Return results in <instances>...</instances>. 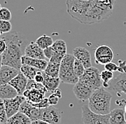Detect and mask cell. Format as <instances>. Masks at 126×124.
<instances>
[{
    "label": "cell",
    "instance_id": "obj_1",
    "mask_svg": "<svg viewBox=\"0 0 126 124\" xmlns=\"http://www.w3.org/2000/svg\"><path fill=\"white\" fill-rule=\"evenodd\" d=\"M115 3V0H66L67 13L85 24L100 23L108 19Z\"/></svg>",
    "mask_w": 126,
    "mask_h": 124
},
{
    "label": "cell",
    "instance_id": "obj_2",
    "mask_svg": "<svg viewBox=\"0 0 126 124\" xmlns=\"http://www.w3.org/2000/svg\"><path fill=\"white\" fill-rule=\"evenodd\" d=\"M1 37L7 42L6 50L1 54L2 65L20 70L22 65V57L24 55V50L27 46L24 37L17 32L4 34Z\"/></svg>",
    "mask_w": 126,
    "mask_h": 124
},
{
    "label": "cell",
    "instance_id": "obj_3",
    "mask_svg": "<svg viewBox=\"0 0 126 124\" xmlns=\"http://www.w3.org/2000/svg\"><path fill=\"white\" fill-rule=\"evenodd\" d=\"M112 97V95L103 86L96 89L93 92L88 100L89 108L98 114H109Z\"/></svg>",
    "mask_w": 126,
    "mask_h": 124
},
{
    "label": "cell",
    "instance_id": "obj_4",
    "mask_svg": "<svg viewBox=\"0 0 126 124\" xmlns=\"http://www.w3.org/2000/svg\"><path fill=\"white\" fill-rule=\"evenodd\" d=\"M75 57L73 54H67L63 57L60 62V76L61 82L66 84H76L79 80V78L75 75L74 71V62Z\"/></svg>",
    "mask_w": 126,
    "mask_h": 124
},
{
    "label": "cell",
    "instance_id": "obj_5",
    "mask_svg": "<svg viewBox=\"0 0 126 124\" xmlns=\"http://www.w3.org/2000/svg\"><path fill=\"white\" fill-rule=\"evenodd\" d=\"M100 70L94 67H90L85 70L82 75L79 78V81L85 84L93 90L102 87V80Z\"/></svg>",
    "mask_w": 126,
    "mask_h": 124
},
{
    "label": "cell",
    "instance_id": "obj_6",
    "mask_svg": "<svg viewBox=\"0 0 126 124\" xmlns=\"http://www.w3.org/2000/svg\"><path fill=\"white\" fill-rule=\"evenodd\" d=\"M110 114L101 115L93 112L89 106H82V120L84 124H110Z\"/></svg>",
    "mask_w": 126,
    "mask_h": 124
},
{
    "label": "cell",
    "instance_id": "obj_7",
    "mask_svg": "<svg viewBox=\"0 0 126 124\" xmlns=\"http://www.w3.org/2000/svg\"><path fill=\"white\" fill-rule=\"evenodd\" d=\"M40 119L46 124H59L62 121V112L59 109L53 107V106H49L42 108Z\"/></svg>",
    "mask_w": 126,
    "mask_h": 124
},
{
    "label": "cell",
    "instance_id": "obj_8",
    "mask_svg": "<svg viewBox=\"0 0 126 124\" xmlns=\"http://www.w3.org/2000/svg\"><path fill=\"white\" fill-rule=\"evenodd\" d=\"M113 57V51L112 48L108 45L97 47L94 51V59L96 64L105 65L108 62H112Z\"/></svg>",
    "mask_w": 126,
    "mask_h": 124
},
{
    "label": "cell",
    "instance_id": "obj_9",
    "mask_svg": "<svg viewBox=\"0 0 126 124\" xmlns=\"http://www.w3.org/2000/svg\"><path fill=\"white\" fill-rule=\"evenodd\" d=\"M25 100L26 98L23 95H18L15 98L4 100L8 118L14 116L17 112L19 111L20 106Z\"/></svg>",
    "mask_w": 126,
    "mask_h": 124
},
{
    "label": "cell",
    "instance_id": "obj_10",
    "mask_svg": "<svg viewBox=\"0 0 126 124\" xmlns=\"http://www.w3.org/2000/svg\"><path fill=\"white\" fill-rule=\"evenodd\" d=\"M54 53L49 61L60 63L63 57L67 54V44L63 39H57L52 45Z\"/></svg>",
    "mask_w": 126,
    "mask_h": 124
},
{
    "label": "cell",
    "instance_id": "obj_11",
    "mask_svg": "<svg viewBox=\"0 0 126 124\" xmlns=\"http://www.w3.org/2000/svg\"><path fill=\"white\" fill-rule=\"evenodd\" d=\"M108 88L117 93L118 96H120L122 93L126 94V73L121 72L113 78L109 83Z\"/></svg>",
    "mask_w": 126,
    "mask_h": 124
},
{
    "label": "cell",
    "instance_id": "obj_12",
    "mask_svg": "<svg viewBox=\"0 0 126 124\" xmlns=\"http://www.w3.org/2000/svg\"><path fill=\"white\" fill-rule=\"evenodd\" d=\"M42 108H39L34 106L27 99L22 103L19 111L26 114L32 120V122L41 118Z\"/></svg>",
    "mask_w": 126,
    "mask_h": 124
},
{
    "label": "cell",
    "instance_id": "obj_13",
    "mask_svg": "<svg viewBox=\"0 0 126 124\" xmlns=\"http://www.w3.org/2000/svg\"><path fill=\"white\" fill-rule=\"evenodd\" d=\"M93 91L94 90L91 89L90 87L81 83L79 80L76 84H75L73 88V92L79 101L82 102L88 101Z\"/></svg>",
    "mask_w": 126,
    "mask_h": 124
},
{
    "label": "cell",
    "instance_id": "obj_14",
    "mask_svg": "<svg viewBox=\"0 0 126 124\" xmlns=\"http://www.w3.org/2000/svg\"><path fill=\"white\" fill-rule=\"evenodd\" d=\"M72 54L75 58L78 59L81 61L85 69L92 67V60H91V54L90 52L85 47H78L73 50Z\"/></svg>",
    "mask_w": 126,
    "mask_h": 124
},
{
    "label": "cell",
    "instance_id": "obj_15",
    "mask_svg": "<svg viewBox=\"0 0 126 124\" xmlns=\"http://www.w3.org/2000/svg\"><path fill=\"white\" fill-rule=\"evenodd\" d=\"M20 72V70L13 67L2 65L0 69V85L9 83Z\"/></svg>",
    "mask_w": 126,
    "mask_h": 124
},
{
    "label": "cell",
    "instance_id": "obj_16",
    "mask_svg": "<svg viewBox=\"0 0 126 124\" xmlns=\"http://www.w3.org/2000/svg\"><path fill=\"white\" fill-rule=\"evenodd\" d=\"M24 55L33 58L47 60L44 53V50L42 49L36 42H31L30 44L27 45L24 50Z\"/></svg>",
    "mask_w": 126,
    "mask_h": 124
},
{
    "label": "cell",
    "instance_id": "obj_17",
    "mask_svg": "<svg viewBox=\"0 0 126 124\" xmlns=\"http://www.w3.org/2000/svg\"><path fill=\"white\" fill-rule=\"evenodd\" d=\"M27 83L28 79L24 76L22 72H20L9 83L15 88L19 95H23V93L27 89Z\"/></svg>",
    "mask_w": 126,
    "mask_h": 124
},
{
    "label": "cell",
    "instance_id": "obj_18",
    "mask_svg": "<svg viewBox=\"0 0 126 124\" xmlns=\"http://www.w3.org/2000/svg\"><path fill=\"white\" fill-rule=\"evenodd\" d=\"M23 95L26 99L31 103H36L42 101L45 95V93L38 89H26L23 93Z\"/></svg>",
    "mask_w": 126,
    "mask_h": 124
},
{
    "label": "cell",
    "instance_id": "obj_19",
    "mask_svg": "<svg viewBox=\"0 0 126 124\" xmlns=\"http://www.w3.org/2000/svg\"><path fill=\"white\" fill-rule=\"evenodd\" d=\"M48 62L47 60H42V59H37V58H33L30 57H27L26 55H23L22 57V64H27L29 65H31L32 67H34L41 71H44L47 68Z\"/></svg>",
    "mask_w": 126,
    "mask_h": 124
},
{
    "label": "cell",
    "instance_id": "obj_20",
    "mask_svg": "<svg viewBox=\"0 0 126 124\" xmlns=\"http://www.w3.org/2000/svg\"><path fill=\"white\" fill-rule=\"evenodd\" d=\"M19 94L15 88L9 83L0 85V98L2 100L15 98Z\"/></svg>",
    "mask_w": 126,
    "mask_h": 124
},
{
    "label": "cell",
    "instance_id": "obj_21",
    "mask_svg": "<svg viewBox=\"0 0 126 124\" xmlns=\"http://www.w3.org/2000/svg\"><path fill=\"white\" fill-rule=\"evenodd\" d=\"M125 109L115 108L110 113V124H126Z\"/></svg>",
    "mask_w": 126,
    "mask_h": 124
},
{
    "label": "cell",
    "instance_id": "obj_22",
    "mask_svg": "<svg viewBox=\"0 0 126 124\" xmlns=\"http://www.w3.org/2000/svg\"><path fill=\"white\" fill-rule=\"evenodd\" d=\"M42 73L44 75V81L42 83L43 85L45 86L48 92L52 93L56 88H57L59 87L60 83L61 82L60 78L50 77V76L47 75L44 71H42Z\"/></svg>",
    "mask_w": 126,
    "mask_h": 124
},
{
    "label": "cell",
    "instance_id": "obj_23",
    "mask_svg": "<svg viewBox=\"0 0 126 124\" xmlns=\"http://www.w3.org/2000/svg\"><path fill=\"white\" fill-rule=\"evenodd\" d=\"M9 124H32V120L24 113L19 111L14 116L8 118Z\"/></svg>",
    "mask_w": 126,
    "mask_h": 124
},
{
    "label": "cell",
    "instance_id": "obj_24",
    "mask_svg": "<svg viewBox=\"0 0 126 124\" xmlns=\"http://www.w3.org/2000/svg\"><path fill=\"white\" fill-rule=\"evenodd\" d=\"M60 63L51 62L49 60L47 68L44 72L47 75L52 78H59L60 76Z\"/></svg>",
    "mask_w": 126,
    "mask_h": 124
},
{
    "label": "cell",
    "instance_id": "obj_25",
    "mask_svg": "<svg viewBox=\"0 0 126 124\" xmlns=\"http://www.w3.org/2000/svg\"><path fill=\"white\" fill-rule=\"evenodd\" d=\"M39 71L41 70L27 64H22L20 68V72H22L24 76L28 80H34L35 75L37 74Z\"/></svg>",
    "mask_w": 126,
    "mask_h": 124
},
{
    "label": "cell",
    "instance_id": "obj_26",
    "mask_svg": "<svg viewBox=\"0 0 126 124\" xmlns=\"http://www.w3.org/2000/svg\"><path fill=\"white\" fill-rule=\"evenodd\" d=\"M35 42L43 50L47 48L48 47L52 46L54 43L53 39L52 38V37L46 35H43L40 36L37 39Z\"/></svg>",
    "mask_w": 126,
    "mask_h": 124
},
{
    "label": "cell",
    "instance_id": "obj_27",
    "mask_svg": "<svg viewBox=\"0 0 126 124\" xmlns=\"http://www.w3.org/2000/svg\"><path fill=\"white\" fill-rule=\"evenodd\" d=\"M100 76L102 80V86L105 88H108L110 82L114 78L113 72L105 69L100 72Z\"/></svg>",
    "mask_w": 126,
    "mask_h": 124
},
{
    "label": "cell",
    "instance_id": "obj_28",
    "mask_svg": "<svg viewBox=\"0 0 126 124\" xmlns=\"http://www.w3.org/2000/svg\"><path fill=\"white\" fill-rule=\"evenodd\" d=\"M85 68L82 62L79 61L78 59L75 58V62H74V71H75V75L78 78H79L81 75H83V73L85 72Z\"/></svg>",
    "mask_w": 126,
    "mask_h": 124
},
{
    "label": "cell",
    "instance_id": "obj_29",
    "mask_svg": "<svg viewBox=\"0 0 126 124\" xmlns=\"http://www.w3.org/2000/svg\"><path fill=\"white\" fill-rule=\"evenodd\" d=\"M8 117L6 113V109L4 100L0 98V124H7Z\"/></svg>",
    "mask_w": 126,
    "mask_h": 124
},
{
    "label": "cell",
    "instance_id": "obj_30",
    "mask_svg": "<svg viewBox=\"0 0 126 124\" xmlns=\"http://www.w3.org/2000/svg\"><path fill=\"white\" fill-rule=\"evenodd\" d=\"M12 25L10 21L0 19V30L2 34H7L10 32L12 30Z\"/></svg>",
    "mask_w": 126,
    "mask_h": 124
},
{
    "label": "cell",
    "instance_id": "obj_31",
    "mask_svg": "<svg viewBox=\"0 0 126 124\" xmlns=\"http://www.w3.org/2000/svg\"><path fill=\"white\" fill-rule=\"evenodd\" d=\"M12 19V12L7 7H1L0 9V19L10 21Z\"/></svg>",
    "mask_w": 126,
    "mask_h": 124
},
{
    "label": "cell",
    "instance_id": "obj_32",
    "mask_svg": "<svg viewBox=\"0 0 126 124\" xmlns=\"http://www.w3.org/2000/svg\"><path fill=\"white\" fill-rule=\"evenodd\" d=\"M34 106L37 107V108H47L48 106H49V101H48V98H44L42 101H40L38 103H32Z\"/></svg>",
    "mask_w": 126,
    "mask_h": 124
},
{
    "label": "cell",
    "instance_id": "obj_33",
    "mask_svg": "<svg viewBox=\"0 0 126 124\" xmlns=\"http://www.w3.org/2000/svg\"><path fill=\"white\" fill-rule=\"evenodd\" d=\"M104 66H105V70L111 71L112 72H115L116 71H118V65H116L114 62H108V63L105 64Z\"/></svg>",
    "mask_w": 126,
    "mask_h": 124
},
{
    "label": "cell",
    "instance_id": "obj_34",
    "mask_svg": "<svg viewBox=\"0 0 126 124\" xmlns=\"http://www.w3.org/2000/svg\"><path fill=\"white\" fill-rule=\"evenodd\" d=\"M44 53H45V55L47 58V60H50L51 57H52L53 55V53H54V50H53V48L52 47H48L47 48L44 49Z\"/></svg>",
    "mask_w": 126,
    "mask_h": 124
},
{
    "label": "cell",
    "instance_id": "obj_35",
    "mask_svg": "<svg viewBox=\"0 0 126 124\" xmlns=\"http://www.w3.org/2000/svg\"><path fill=\"white\" fill-rule=\"evenodd\" d=\"M118 72L126 73V61L120 60H118Z\"/></svg>",
    "mask_w": 126,
    "mask_h": 124
},
{
    "label": "cell",
    "instance_id": "obj_36",
    "mask_svg": "<svg viewBox=\"0 0 126 124\" xmlns=\"http://www.w3.org/2000/svg\"><path fill=\"white\" fill-rule=\"evenodd\" d=\"M59 98L55 95L54 94H51L49 98H48V101H49V103L50 106H55L58 103L59 101Z\"/></svg>",
    "mask_w": 126,
    "mask_h": 124
},
{
    "label": "cell",
    "instance_id": "obj_37",
    "mask_svg": "<svg viewBox=\"0 0 126 124\" xmlns=\"http://www.w3.org/2000/svg\"><path fill=\"white\" fill-rule=\"evenodd\" d=\"M6 47H7L6 40L2 37H0V54H2V53L5 51Z\"/></svg>",
    "mask_w": 126,
    "mask_h": 124
},
{
    "label": "cell",
    "instance_id": "obj_38",
    "mask_svg": "<svg viewBox=\"0 0 126 124\" xmlns=\"http://www.w3.org/2000/svg\"><path fill=\"white\" fill-rule=\"evenodd\" d=\"M34 80L39 83H42L43 81H44V75H43V73H42V71H39L37 72V74L35 75V77L34 78Z\"/></svg>",
    "mask_w": 126,
    "mask_h": 124
},
{
    "label": "cell",
    "instance_id": "obj_39",
    "mask_svg": "<svg viewBox=\"0 0 126 124\" xmlns=\"http://www.w3.org/2000/svg\"><path fill=\"white\" fill-rule=\"evenodd\" d=\"M52 94H54L55 95H56L57 97H58L59 98H62V95H63V93H62V90L60 89V88H56L55 90L52 92Z\"/></svg>",
    "mask_w": 126,
    "mask_h": 124
},
{
    "label": "cell",
    "instance_id": "obj_40",
    "mask_svg": "<svg viewBox=\"0 0 126 124\" xmlns=\"http://www.w3.org/2000/svg\"><path fill=\"white\" fill-rule=\"evenodd\" d=\"M2 66V62H1V54H0V69Z\"/></svg>",
    "mask_w": 126,
    "mask_h": 124
},
{
    "label": "cell",
    "instance_id": "obj_41",
    "mask_svg": "<svg viewBox=\"0 0 126 124\" xmlns=\"http://www.w3.org/2000/svg\"><path fill=\"white\" fill-rule=\"evenodd\" d=\"M1 35H2V32H1V30H0V37L1 36Z\"/></svg>",
    "mask_w": 126,
    "mask_h": 124
},
{
    "label": "cell",
    "instance_id": "obj_42",
    "mask_svg": "<svg viewBox=\"0 0 126 124\" xmlns=\"http://www.w3.org/2000/svg\"><path fill=\"white\" fill-rule=\"evenodd\" d=\"M124 109H125V111H126V104L125 105V108H124Z\"/></svg>",
    "mask_w": 126,
    "mask_h": 124
},
{
    "label": "cell",
    "instance_id": "obj_43",
    "mask_svg": "<svg viewBox=\"0 0 126 124\" xmlns=\"http://www.w3.org/2000/svg\"><path fill=\"white\" fill-rule=\"evenodd\" d=\"M1 9V4H0V9Z\"/></svg>",
    "mask_w": 126,
    "mask_h": 124
}]
</instances>
